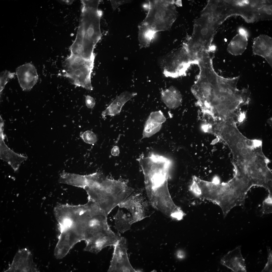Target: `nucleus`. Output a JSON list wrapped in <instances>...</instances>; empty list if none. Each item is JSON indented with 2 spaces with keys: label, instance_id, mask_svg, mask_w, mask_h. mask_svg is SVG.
I'll use <instances>...</instances> for the list:
<instances>
[{
  "label": "nucleus",
  "instance_id": "obj_1",
  "mask_svg": "<svg viewBox=\"0 0 272 272\" xmlns=\"http://www.w3.org/2000/svg\"><path fill=\"white\" fill-rule=\"evenodd\" d=\"M137 160L144 175L146 192L154 209L168 217L179 212L180 208L174 201L168 187L171 161L154 153L147 157L142 154Z\"/></svg>",
  "mask_w": 272,
  "mask_h": 272
},
{
  "label": "nucleus",
  "instance_id": "obj_2",
  "mask_svg": "<svg viewBox=\"0 0 272 272\" xmlns=\"http://www.w3.org/2000/svg\"><path fill=\"white\" fill-rule=\"evenodd\" d=\"M252 186L243 177L234 174L227 182L221 183L192 177L189 190L196 197L210 201L221 208L224 217L234 207L243 205Z\"/></svg>",
  "mask_w": 272,
  "mask_h": 272
},
{
  "label": "nucleus",
  "instance_id": "obj_3",
  "mask_svg": "<svg viewBox=\"0 0 272 272\" xmlns=\"http://www.w3.org/2000/svg\"><path fill=\"white\" fill-rule=\"evenodd\" d=\"M80 21L76 38L70 47V55L94 61V50L100 39L101 12L98 6L100 0H81Z\"/></svg>",
  "mask_w": 272,
  "mask_h": 272
},
{
  "label": "nucleus",
  "instance_id": "obj_4",
  "mask_svg": "<svg viewBox=\"0 0 272 272\" xmlns=\"http://www.w3.org/2000/svg\"><path fill=\"white\" fill-rule=\"evenodd\" d=\"M108 215L103 212L94 213L88 210L83 221L84 250L96 254L104 248L114 246L120 239L119 233L113 232L108 223Z\"/></svg>",
  "mask_w": 272,
  "mask_h": 272
},
{
  "label": "nucleus",
  "instance_id": "obj_5",
  "mask_svg": "<svg viewBox=\"0 0 272 272\" xmlns=\"http://www.w3.org/2000/svg\"><path fill=\"white\" fill-rule=\"evenodd\" d=\"M85 189L88 195V199L96 202L108 215L135 190L128 185L127 181L104 176L99 182Z\"/></svg>",
  "mask_w": 272,
  "mask_h": 272
},
{
  "label": "nucleus",
  "instance_id": "obj_6",
  "mask_svg": "<svg viewBox=\"0 0 272 272\" xmlns=\"http://www.w3.org/2000/svg\"><path fill=\"white\" fill-rule=\"evenodd\" d=\"M149 2L148 12L142 22L156 32L169 30L177 17L174 1L150 0Z\"/></svg>",
  "mask_w": 272,
  "mask_h": 272
},
{
  "label": "nucleus",
  "instance_id": "obj_7",
  "mask_svg": "<svg viewBox=\"0 0 272 272\" xmlns=\"http://www.w3.org/2000/svg\"><path fill=\"white\" fill-rule=\"evenodd\" d=\"M224 19L222 13L215 7L207 4L200 17L194 21L193 37L200 43H211L217 26Z\"/></svg>",
  "mask_w": 272,
  "mask_h": 272
},
{
  "label": "nucleus",
  "instance_id": "obj_8",
  "mask_svg": "<svg viewBox=\"0 0 272 272\" xmlns=\"http://www.w3.org/2000/svg\"><path fill=\"white\" fill-rule=\"evenodd\" d=\"M160 64L164 75L173 78L185 76L190 65L194 64L184 44L163 56Z\"/></svg>",
  "mask_w": 272,
  "mask_h": 272
},
{
  "label": "nucleus",
  "instance_id": "obj_9",
  "mask_svg": "<svg viewBox=\"0 0 272 272\" xmlns=\"http://www.w3.org/2000/svg\"><path fill=\"white\" fill-rule=\"evenodd\" d=\"M94 61L66 59L64 62V76L76 86L92 90L91 76Z\"/></svg>",
  "mask_w": 272,
  "mask_h": 272
},
{
  "label": "nucleus",
  "instance_id": "obj_10",
  "mask_svg": "<svg viewBox=\"0 0 272 272\" xmlns=\"http://www.w3.org/2000/svg\"><path fill=\"white\" fill-rule=\"evenodd\" d=\"M118 206L126 209L129 212L133 223L149 216L154 208L149 201L145 189L134 190Z\"/></svg>",
  "mask_w": 272,
  "mask_h": 272
},
{
  "label": "nucleus",
  "instance_id": "obj_11",
  "mask_svg": "<svg viewBox=\"0 0 272 272\" xmlns=\"http://www.w3.org/2000/svg\"><path fill=\"white\" fill-rule=\"evenodd\" d=\"M126 239L121 237L113 246L114 250L108 272H136L129 262Z\"/></svg>",
  "mask_w": 272,
  "mask_h": 272
},
{
  "label": "nucleus",
  "instance_id": "obj_12",
  "mask_svg": "<svg viewBox=\"0 0 272 272\" xmlns=\"http://www.w3.org/2000/svg\"><path fill=\"white\" fill-rule=\"evenodd\" d=\"M34 262L31 252L24 248L19 249L15 254L10 265L4 272H39Z\"/></svg>",
  "mask_w": 272,
  "mask_h": 272
},
{
  "label": "nucleus",
  "instance_id": "obj_13",
  "mask_svg": "<svg viewBox=\"0 0 272 272\" xmlns=\"http://www.w3.org/2000/svg\"><path fill=\"white\" fill-rule=\"evenodd\" d=\"M20 86L23 90H30L38 80L37 70L32 64L27 63L17 67L16 70Z\"/></svg>",
  "mask_w": 272,
  "mask_h": 272
},
{
  "label": "nucleus",
  "instance_id": "obj_14",
  "mask_svg": "<svg viewBox=\"0 0 272 272\" xmlns=\"http://www.w3.org/2000/svg\"><path fill=\"white\" fill-rule=\"evenodd\" d=\"M241 246L229 251L221 259L220 263L235 272H247L245 259L241 252Z\"/></svg>",
  "mask_w": 272,
  "mask_h": 272
},
{
  "label": "nucleus",
  "instance_id": "obj_15",
  "mask_svg": "<svg viewBox=\"0 0 272 272\" xmlns=\"http://www.w3.org/2000/svg\"><path fill=\"white\" fill-rule=\"evenodd\" d=\"M253 54L264 58L272 66V40L269 36L261 35L255 38L252 46Z\"/></svg>",
  "mask_w": 272,
  "mask_h": 272
},
{
  "label": "nucleus",
  "instance_id": "obj_16",
  "mask_svg": "<svg viewBox=\"0 0 272 272\" xmlns=\"http://www.w3.org/2000/svg\"><path fill=\"white\" fill-rule=\"evenodd\" d=\"M3 131H0V157L7 162L15 171L19 168L21 164L26 160L27 157L17 153L8 148L4 141Z\"/></svg>",
  "mask_w": 272,
  "mask_h": 272
},
{
  "label": "nucleus",
  "instance_id": "obj_17",
  "mask_svg": "<svg viewBox=\"0 0 272 272\" xmlns=\"http://www.w3.org/2000/svg\"><path fill=\"white\" fill-rule=\"evenodd\" d=\"M137 95L134 92L125 91L117 96L112 103L102 112L103 118L107 116H114L119 114L123 107L128 101Z\"/></svg>",
  "mask_w": 272,
  "mask_h": 272
},
{
  "label": "nucleus",
  "instance_id": "obj_18",
  "mask_svg": "<svg viewBox=\"0 0 272 272\" xmlns=\"http://www.w3.org/2000/svg\"><path fill=\"white\" fill-rule=\"evenodd\" d=\"M162 100L168 108L175 109L181 104L182 98L181 94L174 86H171L161 92Z\"/></svg>",
  "mask_w": 272,
  "mask_h": 272
},
{
  "label": "nucleus",
  "instance_id": "obj_19",
  "mask_svg": "<svg viewBox=\"0 0 272 272\" xmlns=\"http://www.w3.org/2000/svg\"><path fill=\"white\" fill-rule=\"evenodd\" d=\"M115 228L118 233H123L130 229L133 223L130 214H126L119 209L113 217Z\"/></svg>",
  "mask_w": 272,
  "mask_h": 272
},
{
  "label": "nucleus",
  "instance_id": "obj_20",
  "mask_svg": "<svg viewBox=\"0 0 272 272\" xmlns=\"http://www.w3.org/2000/svg\"><path fill=\"white\" fill-rule=\"evenodd\" d=\"M59 182L85 189L87 186L86 175L67 173L62 172L60 174Z\"/></svg>",
  "mask_w": 272,
  "mask_h": 272
},
{
  "label": "nucleus",
  "instance_id": "obj_21",
  "mask_svg": "<svg viewBox=\"0 0 272 272\" xmlns=\"http://www.w3.org/2000/svg\"><path fill=\"white\" fill-rule=\"evenodd\" d=\"M247 45V38L239 33L231 40L228 45L227 51L234 55H241L246 49Z\"/></svg>",
  "mask_w": 272,
  "mask_h": 272
},
{
  "label": "nucleus",
  "instance_id": "obj_22",
  "mask_svg": "<svg viewBox=\"0 0 272 272\" xmlns=\"http://www.w3.org/2000/svg\"><path fill=\"white\" fill-rule=\"evenodd\" d=\"M138 40L140 48L149 46L156 32L142 22L138 26Z\"/></svg>",
  "mask_w": 272,
  "mask_h": 272
},
{
  "label": "nucleus",
  "instance_id": "obj_23",
  "mask_svg": "<svg viewBox=\"0 0 272 272\" xmlns=\"http://www.w3.org/2000/svg\"><path fill=\"white\" fill-rule=\"evenodd\" d=\"M162 127V124L158 123L148 118L144 126L142 139L152 136L158 132Z\"/></svg>",
  "mask_w": 272,
  "mask_h": 272
},
{
  "label": "nucleus",
  "instance_id": "obj_24",
  "mask_svg": "<svg viewBox=\"0 0 272 272\" xmlns=\"http://www.w3.org/2000/svg\"><path fill=\"white\" fill-rule=\"evenodd\" d=\"M15 73H12L6 70L0 74V94L4 89L8 81L14 78L15 74Z\"/></svg>",
  "mask_w": 272,
  "mask_h": 272
},
{
  "label": "nucleus",
  "instance_id": "obj_25",
  "mask_svg": "<svg viewBox=\"0 0 272 272\" xmlns=\"http://www.w3.org/2000/svg\"><path fill=\"white\" fill-rule=\"evenodd\" d=\"M80 136L85 142L89 144L95 143L97 140L96 134L90 130H87L84 132H80Z\"/></svg>",
  "mask_w": 272,
  "mask_h": 272
},
{
  "label": "nucleus",
  "instance_id": "obj_26",
  "mask_svg": "<svg viewBox=\"0 0 272 272\" xmlns=\"http://www.w3.org/2000/svg\"><path fill=\"white\" fill-rule=\"evenodd\" d=\"M261 212L263 214L271 213L272 212V195L268 194L262 203Z\"/></svg>",
  "mask_w": 272,
  "mask_h": 272
},
{
  "label": "nucleus",
  "instance_id": "obj_27",
  "mask_svg": "<svg viewBox=\"0 0 272 272\" xmlns=\"http://www.w3.org/2000/svg\"><path fill=\"white\" fill-rule=\"evenodd\" d=\"M148 118L157 122L162 124L166 120V118L162 112L160 111L151 112Z\"/></svg>",
  "mask_w": 272,
  "mask_h": 272
},
{
  "label": "nucleus",
  "instance_id": "obj_28",
  "mask_svg": "<svg viewBox=\"0 0 272 272\" xmlns=\"http://www.w3.org/2000/svg\"><path fill=\"white\" fill-rule=\"evenodd\" d=\"M267 261L261 272H272V251L269 247H267Z\"/></svg>",
  "mask_w": 272,
  "mask_h": 272
},
{
  "label": "nucleus",
  "instance_id": "obj_29",
  "mask_svg": "<svg viewBox=\"0 0 272 272\" xmlns=\"http://www.w3.org/2000/svg\"><path fill=\"white\" fill-rule=\"evenodd\" d=\"M112 8L113 11L120 6L131 2L129 0H110Z\"/></svg>",
  "mask_w": 272,
  "mask_h": 272
},
{
  "label": "nucleus",
  "instance_id": "obj_30",
  "mask_svg": "<svg viewBox=\"0 0 272 272\" xmlns=\"http://www.w3.org/2000/svg\"><path fill=\"white\" fill-rule=\"evenodd\" d=\"M85 97V104L87 107L89 109L93 108L95 104V101L94 98L89 95L86 96Z\"/></svg>",
  "mask_w": 272,
  "mask_h": 272
},
{
  "label": "nucleus",
  "instance_id": "obj_31",
  "mask_svg": "<svg viewBox=\"0 0 272 272\" xmlns=\"http://www.w3.org/2000/svg\"><path fill=\"white\" fill-rule=\"evenodd\" d=\"M111 154L114 156H117L119 155L120 153L119 147L117 146H114L111 150Z\"/></svg>",
  "mask_w": 272,
  "mask_h": 272
},
{
  "label": "nucleus",
  "instance_id": "obj_32",
  "mask_svg": "<svg viewBox=\"0 0 272 272\" xmlns=\"http://www.w3.org/2000/svg\"><path fill=\"white\" fill-rule=\"evenodd\" d=\"M239 33L247 38L248 36V33L247 31L243 28H241L239 29Z\"/></svg>",
  "mask_w": 272,
  "mask_h": 272
},
{
  "label": "nucleus",
  "instance_id": "obj_33",
  "mask_svg": "<svg viewBox=\"0 0 272 272\" xmlns=\"http://www.w3.org/2000/svg\"><path fill=\"white\" fill-rule=\"evenodd\" d=\"M245 114L244 113H241L238 117V121L240 122L243 121L245 118Z\"/></svg>",
  "mask_w": 272,
  "mask_h": 272
},
{
  "label": "nucleus",
  "instance_id": "obj_34",
  "mask_svg": "<svg viewBox=\"0 0 272 272\" xmlns=\"http://www.w3.org/2000/svg\"><path fill=\"white\" fill-rule=\"evenodd\" d=\"M177 256L179 258H184V255L183 252L181 251H179L177 252Z\"/></svg>",
  "mask_w": 272,
  "mask_h": 272
}]
</instances>
